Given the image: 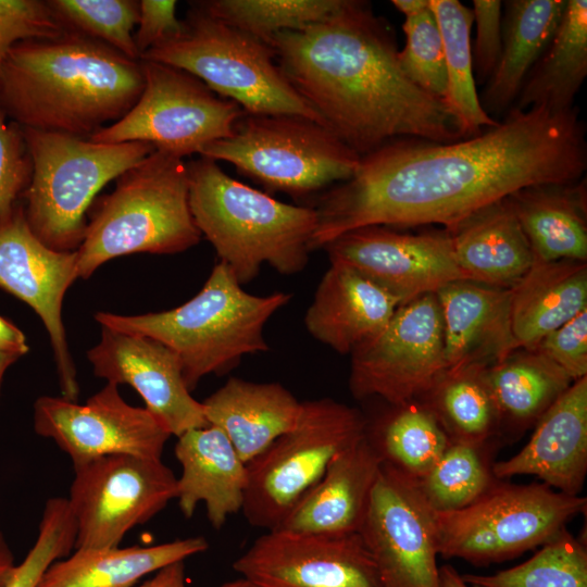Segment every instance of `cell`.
Instances as JSON below:
<instances>
[{
    "mask_svg": "<svg viewBox=\"0 0 587 587\" xmlns=\"http://www.w3.org/2000/svg\"><path fill=\"white\" fill-rule=\"evenodd\" d=\"M485 377L496 402L501 430L535 426L573 380L536 350L516 349L486 367Z\"/></svg>",
    "mask_w": 587,
    "mask_h": 587,
    "instance_id": "cell-33",
    "label": "cell"
},
{
    "mask_svg": "<svg viewBox=\"0 0 587 587\" xmlns=\"http://www.w3.org/2000/svg\"><path fill=\"white\" fill-rule=\"evenodd\" d=\"M359 534L383 587H440L435 510L417 479L382 463Z\"/></svg>",
    "mask_w": 587,
    "mask_h": 587,
    "instance_id": "cell-15",
    "label": "cell"
},
{
    "mask_svg": "<svg viewBox=\"0 0 587 587\" xmlns=\"http://www.w3.org/2000/svg\"><path fill=\"white\" fill-rule=\"evenodd\" d=\"M445 53L447 88L442 99L463 139L482 134L499 121L483 109L473 70V11L458 0H430Z\"/></svg>",
    "mask_w": 587,
    "mask_h": 587,
    "instance_id": "cell-34",
    "label": "cell"
},
{
    "mask_svg": "<svg viewBox=\"0 0 587 587\" xmlns=\"http://www.w3.org/2000/svg\"><path fill=\"white\" fill-rule=\"evenodd\" d=\"M486 367L447 373L420 400L436 415L453 442L487 445L501 432Z\"/></svg>",
    "mask_w": 587,
    "mask_h": 587,
    "instance_id": "cell-36",
    "label": "cell"
},
{
    "mask_svg": "<svg viewBox=\"0 0 587 587\" xmlns=\"http://www.w3.org/2000/svg\"><path fill=\"white\" fill-rule=\"evenodd\" d=\"M33 175V161L21 126L0 111V214L22 201Z\"/></svg>",
    "mask_w": 587,
    "mask_h": 587,
    "instance_id": "cell-44",
    "label": "cell"
},
{
    "mask_svg": "<svg viewBox=\"0 0 587 587\" xmlns=\"http://www.w3.org/2000/svg\"><path fill=\"white\" fill-rule=\"evenodd\" d=\"M567 0H509L503 4L499 61L479 98L494 118L510 111L536 62L553 38Z\"/></svg>",
    "mask_w": 587,
    "mask_h": 587,
    "instance_id": "cell-29",
    "label": "cell"
},
{
    "mask_svg": "<svg viewBox=\"0 0 587 587\" xmlns=\"http://www.w3.org/2000/svg\"><path fill=\"white\" fill-rule=\"evenodd\" d=\"M324 249L330 263L354 270L400 305L435 294L449 283L467 280L446 229L407 234L386 226H365L340 235Z\"/></svg>",
    "mask_w": 587,
    "mask_h": 587,
    "instance_id": "cell-18",
    "label": "cell"
},
{
    "mask_svg": "<svg viewBox=\"0 0 587 587\" xmlns=\"http://www.w3.org/2000/svg\"><path fill=\"white\" fill-rule=\"evenodd\" d=\"M448 232L455 261L467 280L512 288L535 263L508 198L476 211Z\"/></svg>",
    "mask_w": 587,
    "mask_h": 587,
    "instance_id": "cell-27",
    "label": "cell"
},
{
    "mask_svg": "<svg viewBox=\"0 0 587 587\" xmlns=\"http://www.w3.org/2000/svg\"><path fill=\"white\" fill-rule=\"evenodd\" d=\"M573 382L587 376V309L549 333L534 349Z\"/></svg>",
    "mask_w": 587,
    "mask_h": 587,
    "instance_id": "cell-45",
    "label": "cell"
},
{
    "mask_svg": "<svg viewBox=\"0 0 587 587\" xmlns=\"http://www.w3.org/2000/svg\"><path fill=\"white\" fill-rule=\"evenodd\" d=\"M366 429L367 421L353 407L330 398L301 402L294 427L247 463L241 512L248 523L275 529L333 458L363 438Z\"/></svg>",
    "mask_w": 587,
    "mask_h": 587,
    "instance_id": "cell-11",
    "label": "cell"
},
{
    "mask_svg": "<svg viewBox=\"0 0 587 587\" xmlns=\"http://www.w3.org/2000/svg\"><path fill=\"white\" fill-rule=\"evenodd\" d=\"M18 359L20 358L14 357V355L0 354V390H1L2 380H3L7 370L12 364H14Z\"/></svg>",
    "mask_w": 587,
    "mask_h": 587,
    "instance_id": "cell-53",
    "label": "cell"
},
{
    "mask_svg": "<svg viewBox=\"0 0 587 587\" xmlns=\"http://www.w3.org/2000/svg\"><path fill=\"white\" fill-rule=\"evenodd\" d=\"M208 548L204 537L195 536L149 547L75 549L53 562L36 587H135L143 576Z\"/></svg>",
    "mask_w": 587,
    "mask_h": 587,
    "instance_id": "cell-31",
    "label": "cell"
},
{
    "mask_svg": "<svg viewBox=\"0 0 587 587\" xmlns=\"http://www.w3.org/2000/svg\"><path fill=\"white\" fill-rule=\"evenodd\" d=\"M199 154L296 197L349 179L361 159L327 127L295 114L245 113L232 136Z\"/></svg>",
    "mask_w": 587,
    "mask_h": 587,
    "instance_id": "cell-10",
    "label": "cell"
},
{
    "mask_svg": "<svg viewBox=\"0 0 587 587\" xmlns=\"http://www.w3.org/2000/svg\"><path fill=\"white\" fill-rule=\"evenodd\" d=\"M64 29L47 1L0 0V70L16 42L57 36Z\"/></svg>",
    "mask_w": 587,
    "mask_h": 587,
    "instance_id": "cell-43",
    "label": "cell"
},
{
    "mask_svg": "<svg viewBox=\"0 0 587 587\" xmlns=\"http://www.w3.org/2000/svg\"><path fill=\"white\" fill-rule=\"evenodd\" d=\"M202 235L189 207L187 163L154 150L116 178L96 201L76 251L77 277L89 278L105 262L132 253L174 254Z\"/></svg>",
    "mask_w": 587,
    "mask_h": 587,
    "instance_id": "cell-6",
    "label": "cell"
},
{
    "mask_svg": "<svg viewBox=\"0 0 587 587\" xmlns=\"http://www.w3.org/2000/svg\"><path fill=\"white\" fill-rule=\"evenodd\" d=\"M366 437L383 463L415 478L426 475L451 440L433 411L420 399L391 405Z\"/></svg>",
    "mask_w": 587,
    "mask_h": 587,
    "instance_id": "cell-35",
    "label": "cell"
},
{
    "mask_svg": "<svg viewBox=\"0 0 587 587\" xmlns=\"http://www.w3.org/2000/svg\"><path fill=\"white\" fill-rule=\"evenodd\" d=\"M209 425L222 429L247 464L296 424L301 402L279 383L230 377L202 402Z\"/></svg>",
    "mask_w": 587,
    "mask_h": 587,
    "instance_id": "cell-26",
    "label": "cell"
},
{
    "mask_svg": "<svg viewBox=\"0 0 587 587\" xmlns=\"http://www.w3.org/2000/svg\"><path fill=\"white\" fill-rule=\"evenodd\" d=\"M233 569L255 587H383L360 534L267 530Z\"/></svg>",
    "mask_w": 587,
    "mask_h": 587,
    "instance_id": "cell-19",
    "label": "cell"
},
{
    "mask_svg": "<svg viewBox=\"0 0 587 587\" xmlns=\"http://www.w3.org/2000/svg\"><path fill=\"white\" fill-rule=\"evenodd\" d=\"M16 567L15 558L0 532V587H7Z\"/></svg>",
    "mask_w": 587,
    "mask_h": 587,
    "instance_id": "cell-50",
    "label": "cell"
},
{
    "mask_svg": "<svg viewBox=\"0 0 587 587\" xmlns=\"http://www.w3.org/2000/svg\"><path fill=\"white\" fill-rule=\"evenodd\" d=\"M502 8L500 0H474L473 23L476 36L472 46L475 80L486 82L495 71L502 46Z\"/></svg>",
    "mask_w": 587,
    "mask_h": 587,
    "instance_id": "cell-46",
    "label": "cell"
},
{
    "mask_svg": "<svg viewBox=\"0 0 587 587\" xmlns=\"http://www.w3.org/2000/svg\"><path fill=\"white\" fill-rule=\"evenodd\" d=\"M586 76L587 1L567 0L553 38L528 73L512 108L570 111Z\"/></svg>",
    "mask_w": 587,
    "mask_h": 587,
    "instance_id": "cell-32",
    "label": "cell"
},
{
    "mask_svg": "<svg viewBox=\"0 0 587 587\" xmlns=\"http://www.w3.org/2000/svg\"><path fill=\"white\" fill-rule=\"evenodd\" d=\"M440 587H475L466 584L461 574L451 565L439 567Z\"/></svg>",
    "mask_w": 587,
    "mask_h": 587,
    "instance_id": "cell-52",
    "label": "cell"
},
{
    "mask_svg": "<svg viewBox=\"0 0 587 587\" xmlns=\"http://www.w3.org/2000/svg\"><path fill=\"white\" fill-rule=\"evenodd\" d=\"M73 467L67 501L76 523L75 549L118 547L133 527L176 499L177 477L162 459L116 454Z\"/></svg>",
    "mask_w": 587,
    "mask_h": 587,
    "instance_id": "cell-13",
    "label": "cell"
},
{
    "mask_svg": "<svg viewBox=\"0 0 587 587\" xmlns=\"http://www.w3.org/2000/svg\"><path fill=\"white\" fill-rule=\"evenodd\" d=\"M382 463L365 435L333 458L320 480L275 529L330 536L359 534Z\"/></svg>",
    "mask_w": 587,
    "mask_h": 587,
    "instance_id": "cell-23",
    "label": "cell"
},
{
    "mask_svg": "<svg viewBox=\"0 0 587 587\" xmlns=\"http://www.w3.org/2000/svg\"><path fill=\"white\" fill-rule=\"evenodd\" d=\"M487 445L451 441L419 487L439 512L463 509L482 497L498 479L492 472V450Z\"/></svg>",
    "mask_w": 587,
    "mask_h": 587,
    "instance_id": "cell-37",
    "label": "cell"
},
{
    "mask_svg": "<svg viewBox=\"0 0 587 587\" xmlns=\"http://www.w3.org/2000/svg\"><path fill=\"white\" fill-rule=\"evenodd\" d=\"M586 168L575 107L512 108L496 126L451 142L397 139L362 157L354 174L321 198L312 250L365 226L449 230L521 188L575 183Z\"/></svg>",
    "mask_w": 587,
    "mask_h": 587,
    "instance_id": "cell-1",
    "label": "cell"
},
{
    "mask_svg": "<svg viewBox=\"0 0 587 587\" xmlns=\"http://www.w3.org/2000/svg\"><path fill=\"white\" fill-rule=\"evenodd\" d=\"M35 544L16 564L7 587H36L45 571L67 557L76 542V523L66 498H50L42 512Z\"/></svg>",
    "mask_w": 587,
    "mask_h": 587,
    "instance_id": "cell-42",
    "label": "cell"
},
{
    "mask_svg": "<svg viewBox=\"0 0 587 587\" xmlns=\"http://www.w3.org/2000/svg\"><path fill=\"white\" fill-rule=\"evenodd\" d=\"M137 587H187L185 561H177L160 569Z\"/></svg>",
    "mask_w": 587,
    "mask_h": 587,
    "instance_id": "cell-49",
    "label": "cell"
},
{
    "mask_svg": "<svg viewBox=\"0 0 587 587\" xmlns=\"http://www.w3.org/2000/svg\"><path fill=\"white\" fill-rule=\"evenodd\" d=\"M176 5L174 0L139 1V18L134 40L140 58L152 47L182 32L183 21L176 17Z\"/></svg>",
    "mask_w": 587,
    "mask_h": 587,
    "instance_id": "cell-47",
    "label": "cell"
},
{
    "mask_svg": "<svg viewBox=\"0 0 587 587\" xmlns=\"http://www.w3.org/2000/svg\"><path fill=\"white\" fill-rule=\"evenodd\" d=\"M290 298L283 291L249 294L218 261L201 290L177 308L139 315L99 311L95 320L101 327L165 345L178 357L186 386L192 391L202 377L224 374L243 355L267 351L264 326Z\"/></svg>",
    "mask_w": 587,
    "mask_h": 587,
    "instance_id": "cell-5",
    "label": "cell"
},
{
    "mask_svg": "<svg viewBox=\"0 0 587 587\" xmlns=\"http://www.w3.org/2000/svg\"><path fill=\"white\" fill-rule=\"evenodd\" d=\"M391 3L405 16L422 13L430 8V0H392Z\"/></svg>",
    "mask_w": 587,
    "mask_h": 587,
    "instance_id": "cell-51",
    "label": "cell"
},
{
    "mask_svg": "<svg viewBox=\"0 0 587 587\" xmlns=\"http://www.w3.org/2000/svg\"><path fill=\"white\" fill-rule=\"evenodd\" d=\"M350 354L349 387L357 399L397 405L424 397L446 374L436 295L400 305L380 333Z\"/></svg>",
    "mask_w": 587,
    "mask_h": 587,
    "instance_id": "cell-14",
    "label": "cell"
},
{
    "mask_svg": "<svg viewBox=\"0 0 587 587\" xmlns=\"http://www.w3.org/2000/svg\"><path fill=\"white\" fill-rule=\"evenodd\" d=\"M399 307L394 297L354 270L330 263L304 324L313 338L348 354L380 333Z\"/></svg>",
    "mask_w": 587,
    "mask_h": 587,
    "instance_id": "cell-25",
    "label": "cell"
},
{
    "mask_svg": "<svg viewBox=\"0 0 587 587\" xmlns=\"http://www.w3.org/2000/svg\"><path fill=\"white\" fill-rule=\"evenodd\" d=\"M402 29L405 43L398 52L402 71L419 87L442 100L447 88L445 53L432 9L405 16Z\"/></svg>",
    "mask_w": 587,
    "mask_h": 587,
    "instance_id": "cell-41",
    "label": "cell"
},
{
    "mask_svg": "<svg viewBox=\"0 0 587 587\" xmlns=\"http://www.w3.org/2000/svg\"><path fill=\"white\" fill-rule=\"evenodd\" d=\"M220 587H255V586H253L250 582L241 577L235 580L224 583Z\"/></svg>",
    "mask_w": 587,
    "mask_h": 587,
    "instance_id": "cell-54",
    "label": "cell"
},
{
    "mask_svg": "<svg viewBox=\"0 0 587 587\" xmlns=\"http://www.w3.org/2000/svg\"><path fill=\"white\" fill-rule=\"evenodd\" d=\"M290 85L360 158L402 138L463 139L444 101L402 71L394 29L370 3L344 0L321 22L271 42Z\"/></svg>",
    "mask_w": 587,
    "mask_h": 587,
    "instance_id": "cell-2",
    "label": "cell"
},
{
    "mask_svg": "<svg viewBox=\"0 0 587 587\" xmlns=\"http://www.w3.org/2000/svg\"><path fill=\"white\" fill-rule=\"evenodd\" d=\"M492 472L503 480L534 475L552 489L579 496L587 473V376L572 385L535 424L528 442Z\"/></svg>",
    "mask_w": 587,
    "mask_h": 587,
    "instance_id": "cell-21",
    "label": "cell"
},
{
    "mask_svg": "<svg viewBox=\"0 0 587 587\" xmlns=\"http://www.w3.org/2000/svg\"><path fill=\"white\" fill-rule=\"evenodd\" d=\"M587 309V264L535 261L511 288V329L517 349L534 350L549 333Z\"/></svg>",
    "mask_w": 587,
    "mask_h": 587,
    "instance_id": "cell-30",
    "label": "cell"
},
{
    "mask_svg": "<svg viewBox=\"0 0 587 587\" xmlns=\"http://www.w3.org/2000/svg\"><path fill=\"white\" fill-rule=\"evenodd\" d=\"M34 428L53 440L73 466L116 454L162 459L171 437L149 410L127 403L113 383L84 404L63 397H39L34 403Z\"/></svg>",
    "mask_w": 587,
    "mask_h": 587,
    "instance_id": "cell-16",
    "label": "cell"
},
{
    "mask_svg": "<svg viewBox=\"0 0 587 587\" xmlns=\"http://www.w3.org/2000/svg\"><path fill=\"white\" fill-rule=\"evenodd\" d=\"M140 60L190 73L247 114H295L325 126L282 73L271 46L196 4L183 20L182 32L146 51Z\"/></svg>",
    "mask_w": 587,
    "mask_h": 587,
    "instance_id": "cell-8",
    "label": "cell"
},
{
    "mask_svg": "<svg viewBox=\"0 0 587 587\" xmlns=\"http://www.w3.org/2000/svg\"><path fill=\"white\" fill-rule=\"evenodd\" d=\"M187 168L193 221L241 285L264 264L283 275L305 267L317 225L314 208L276 200L234 179L210 158L188 162Z\"/></svg>",
    "mask_w": 587,
    "mask_h": 587,
    "instance_id": "cell-4",
    "label": "cell"
},
{
    "mask_svg": "<svg viewBox=\"0 0 587 587\" xmlns=\"http://www.w3.org/2000/svg\"><path fill=\"white\" fill-rule=\"evenodd\" d=\"M77 254L48 248L30 230L23 202L0 214V288L30 307L53 350L61 397L77 401L79 386L62 321V303L77 277Z\"/></svg>",
    "mask_w": 587,
    "mask_h": 587,
    "instance_id": "cell-17",
    "label": "cell"
},
{
    "mask_svg": "<svg viewBox=\"0 0 587 587\" xmlns=\"http://www.w3.org/2000/svg\"><path fill=\"white\" fill-rule=\"evenodd\" d=\"M587 499L544 483L498 479L470 505L435 511L438 555L483 566L542 546L585 512Z\"/></svg>",
    "mask_w": 587,
    "mask_h": 587,
    "instance_id": "cell-9",
    "label": "cell"
},
{
    "mask_svg": "<svg viewBox=\"0 0 587 587\" xmlns=\"http://www.w3.org/2000/svg\"><path fill=\"white\" fill-rule=\"evenodd\" d=\"M525 562L490 575L461 574L475 587H587V550L566 528Z\"/></svg>",
    "mask_w": 587,
    "mask_h": 587,
    "instance_id": "cell-39",
    "label": "cell"
},
{
    "mask_svg": "<svg viewBox=\"0 0 587 587\" xmlns=\"http://www.w3.org/2000/svg\"><path fill=\"white\" fill-rule=\"evenodd\" d=\"M29 351L24 333L0 315V354L21 358Z\"/></svg>",
    "mask_w": 587,
    "mask_h": 587,
    "instance_id": "cell-48",
    "label": "cell"
},
{
    "mask_svg": "<svg viewBox=\"0 0 587 587\" xmlns=\"http://www.w3.org/2000/svg\"><path fill=\"white\" fill-rule=\"evenodd\" d=\"M22 129L33 161L32 180L22 197L25 217L34 235L60 252L80 247L98 192L155 150L142 141L100 143Z\"/></svg>",
    "mask_w": 587,
    "mask_h": 587,
    "instance_id": "cell-7",
    "label": "cell"
},
{
    "mask_svg": "<svg viewBox=\"0 0 587 587\" xmlns=\"http://www.w3.org/2000/svg\"><path fill=\"white\" fill-rule=\"evenodd\" d=\"M535 261L587 260L586 179L536 184L507 197Z\"/></svg>",
    "mask_w": 587,
    "mask_h": 587,
    "instance_id": "cell-28",
    "label": "cell"
},
{
    "mask_svg": "<svg viewBox=\"0 0 587 587\" xmlns=\"http://www.w3.org/2000/svg\"><path fill=\"white\" fill-rule=\"evenodd\" d=\"M344 0H208L195 2L202 11L271 46L283 30H299L321 22Z\"/></svg>",
    "mask_w": 587,
    "mask_h": 587,
    "instance_id": "cell-38",
    "label": "cell"
},
{
    "mask_svg": "<svg viewBox=\"0 0 587 587\" xmlns=\"http://www.w3.org/2000/svg\"><path fill=\"white\" fill-rule=\"evenodd\" d=\"M143 84L140 60L65 28L10 49L0 70V111L23 128L89 138L121 120Z\"/></svg>",
    "mask_w": 587,
    "mask_h": 587,
    "instance_id": "cell-3",
    "label": "cell"
},
{
    "mask_svg": "<svg viewBox=\"0 0 587 587\" xmlns=\"http://www.w3.org/2000/svg\"><path fill=\"white\" fill-rule=\"evenodd\" d=\"M174 453L182 466L176 494L180 512L189 519L203 502L210 524L220 529L242 509L247 464L224 432L214 425L179 435Z\"/></svg>",
    "mask_w": 587,
    "mask_h": 587,
    "instance_id": "cell-24",
    "label": "cell"
},
{
    "mask_svg": "<svg viewBox=\"0 0 587 587\" xmlns=\"http://www.w3.org/2000/svg\"><path fill=\"white\" fill-rule=\"evenodd\" d=\"M442 320L446 374L489 367L515 351L511 288L455 280L435 292Z\"/></svg>",
    "mask_w": 587,
    "mask_h": 587,
    "instance_id": "cell-22",
    "label": "cell"
},
{
    "mask_svg": "<svg viewBox=\"0 0 587 587\" xmlns=\"http://www.w3.org/2000/svg\"><path fill=\"white\" fill-rule=\"evenodd\" d=\"M87 357L96 376L133 387L171 436L209 425L202 403L186 386L178 357L162 342L101 327Z\"/></svg>",
    "mask_w": 587,
    "mask_h": 587,
    "instance_id": "cell-20",
    "label": "cell"
},
{
    "mask_svg": "<svg viewBox=\"0 0 587 587\" xmlns=\"http://www.w3.org/2000/svg\"><path fill=\"white\" fill-rule=\"evenodd\" d=\"M140 61L145 84L137 102L121 120L99 129L89 140L142 141L184 159L233 135L246 113L239 104L216 95L184 70Z\"/></svg>",
    "mask_w": 587,
    "mask_h": 587,
    "instance_id": "cell-12",
    "label": "cell"
},
{
    "mask_svg": "<svg viewBox=\"0 0 587 587\" xmlns=\"http://www.w3.org/2000/svg\"><path fill=\"white\" fill-rule=\"evenodd\" d=\"M64 26L97 39L125 57L140 60L134 40L139 18L137 0H49Z\"/></svg>",
    "mask_w": 587,
    "mask_h": 587,
    "instance_id": "cell-40",
    "label": "cell"
}]
</instances>
